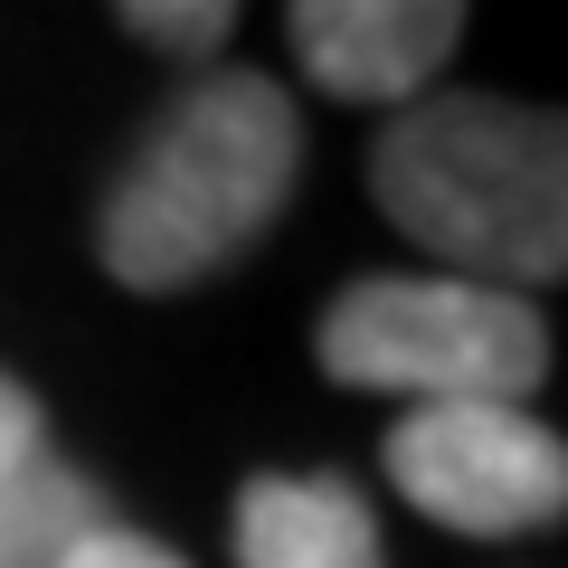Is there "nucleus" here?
<instances>
[{"label":"nucleus","instance_id":"obj_1","mask_svg":"<svg viewBox=\"0 0 568 568\" xmlns=\"http://www.w3.org/2000/svg\"><path fill=\"white\" fill-rule=\"evenodd\" d=\"M304 181V114L256 67H209L152 114L95 209V256L123 294H190L227 275Z\"/></svg>","mask_w":568,"mask_h":568},{"label":"nucleus","instance_id":"obj_2","mask_svg":"<svg viewBox=\"0 0 568 568\" xmlns=\"http://www.w3.org/2000/svg\"><path fill=\"white\" fill-rule=\"evenodd\" d=\"M369 200L465 284H568V104L417 95L369 142Z\"/></svg>","mask_w":568,"mask_h":568},{"label":"nucleus","instance_id":"obj_3","mask_svg":"<svg viewBox=\"0 0 568 568\" xmlns=\"http://www.w3.org/2000/svg\"><path fill=\"white\" fill-rule=\"evenodd\" d=\"M323 379L407 407H530L549 379V323L530 294L465 275H361L323 304Z\"/></svg>","mask_w":568,"mask_h":568},{"label":"nucleus","instance_id":"obj_4","mask_svg":"<svg viewBox=\"0 0 568 568\" xmlns=\"http://www.w3.org/2000/svg\"><path fill=\"white\" fill-rule=\"evenodd\" d=\"M379 465L436 530L465 540H521L568 521V436L530 407H407Z\"/></svg>","mask_w":568,"mask_h":568},{"label":"nucleus","instance_id":"obj_5","mask_svg":"<svg viewBox=\"0 0 568 568\" xmlns=\"http://www.w3.org/2000/svg\"><path fill=\"white\" fill-rule=\"evenodd\" d=\"M284 29L323 95L407 114L417 95H436L455 39H465V10L455 0H294Z\"/></svg>","mask_w":568,"mask_h":568},{"label":"nucleus","instance_id":"obj_6","mask_svg":"<svg viewBox=\"0 0 568 568\" xmlns=\"http://www.w3.org/2000/svg\"><path fill=\"white\" fill-rule=\"evenodd\" d=\"M227 540L237 568H388L379 511L351 474H246Z\"/></svg>","mask_w":568,"mask_h":568},{"label":"nucleus","instance_id":"obj_7","mask_svg":"<svg viewBox=\"0 0 568 568\" xmlns=\"http://www.w3.org/2000/svg\"><path fill=\"white\" fill-rule=\"evenodd\" d=\"M95 521H114V511H104V493L85 484L77 465L39 455L29 474H10V484H0V568H58Z\"/></svg>","mask_w":568,"mask_h":568},{"label":"nucleus","instance_id":"obj_8","mask_svg":"<svg viewBox=\"0 0 568 568\" xmlns=\"http://www.w3.org/2000/svg\"><path fill=\"white\" fill-rule=\"evenodd\" d=\"M114 20H123V39L171 48V58H219V48L237 39V10H227V0H133Z\"/></svg>","mask_w":568,"mask_h":568},{"label":"nucleus","instance_id":"obj_9","mask_svg":"<svg viewBox=\"0 0 568 568\" xmlns=\"http://www.w3.org/2000/svg\"><path fill=\"white\" fill-rule=\"evenodd\" d=\"M58 568H190V559H181V549H162V540H152V530H123V521H95V530H85V540L67 549Z\"/></svg>","mask_w":568,"mask_h":568},{"label":"nucleus","instance_id":"obj_10","mask_svg":"<svg viewBox=\"0 0 568 568\" xmlns=\"http://www.w3.org/2000/svg\"><path fill=\"white\" fill-rule=\"evenodd\" d=\"M39 455H48V417H39V398L0 369V484H10V474H29Z\"/></svg>","mask_w":568,"mask_h":568}]
</instances>
